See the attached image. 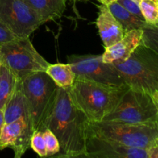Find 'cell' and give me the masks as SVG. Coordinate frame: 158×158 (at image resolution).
Masks as SVG:
<instances>
[{
    "label": "cell",
    "instance_id": "8992f818",
    "mask_svg": "<svg viewBox=\"0 0 158 158\" xmlns=\"http://www.w3.org/2000/svg\"><path fill=\"white\" fill-rule=\"evenodd\" d=\"M0 64L13 73L17 80L40 71H46L49 63L40 55L30 38H16L0 46Z\"/></svg>",
    "mask_w": 158,
    "mask_h": 158
},
{
    "label": "cell",
    "instance_id": "6da1fadb",
    "mask_svg": "<svg viewBox=\"0 0 158 158\" xmlns=\"http://www.w3.org/2000/svg\"><path fill=\"white\" fill-rule=\"evenodd\" d=\"M89 121L71 100L68 89L58 88L56 100L46 124L59 140L54 157H84Z\"/></svg>",
    "mask_w": 158,
    "mask_h": 158
},
{
    "label": "cell",
    "instance_id": "7c38bea8",
    "mask_svg": "<svg viewBox=\"0 0 158 158\" xmlns=\"http://www.w3.org/2000/svg\"><path fill=\"white\" fill-rule=\"evenodd\" d=\"M142 29H133L125 32L121 40L105 48L102 54L103 61L106 63L119 64L126 61L131 57L142 41Z\"/></svg>",
    "mask_w": 158,
    "mask_h": 158
},
{
    "label": "cell",
    "instance_id": "5bb4252c",
    "mask_svg": "<svg viewBox=\"0 0 158 158\" xmlns=\"http://www.w3.org/2000/svg\"><path fill=\"white\" fill-rule=\"evenodd\" d=\"M3 111L5 123H11L19 119H23L31 123L26 98L22 87V81L20 80H17L13 93L5 105Z\"/></svg>",
    "mask_w": 158,
    "mask_h": 158
},
{
    "label": "cell",
    "instance_id": "7a4b0ae2",
    "mask_svg": "<svg viewBox=\"0 0 158 158\" xmlns=\"http://www.w3.org/2000/svg\"><path fill=\"white\" fill-rule=\"evenodd\" d=\"M128 89L127 85L111 86L76 79L68 92L73 104L89 121L97 122L103 120L116 107Z\"/></svg>",
    "mask_w": 158,
    "mask_h": 158
},
{
    "label": "cell",
    "instance_id": "83f0119b",
    "mask_svg": "<svg viewBox=\"0 0 158 158\" xmlns=\"http://www.w3.org/2000/svg\"><path fill=\"white\" fill-rule=\"evenodd\" d=\"M97 1L100 2L101 4H104V5H106V6H109V5L111 4V3L114 2H117V0H97Z\"/></svg>",
    "mask_w": 158,
    "mask_h": 158
},
{
    "label": "cell",
    "instance_id": "44dd1931",
    "mask_svg": "<svg viewBox=\"0 0 158 158\" xmlns=\"http://www.w3.org/2000/svg\"><path fill=\"white\" fill-rule=\"evenodd\" d=\"M43 137L46 143L47 157H53L58 154L60 151V147L59 140L56 136L49 129L46 128L43 131Z\"/></svg>",
    "mask_w": 158,
    "mask_h": 158
},
{
    "label": "cell",
    "instance_id": "ac0fdd59",
    "mask_svg": "<svg viewBox=\"0 0 158 158\" xmlns=\"http://www.w3.org/2000/svg\"><path fill=\"white\" fill-rule=\"evenodd\" d=\"M17 80L8 68L0 66V109L3 110L9 97L12 96Z\"/></svg>",
    "mask_w": 158,
    "mask_h": 158
},
{
    "label": "cell",
    "instance_id": "277c9868",
    "mask_svg": "<svg viewBox=\"0 0 158 158\" xmlns=\"http://www.w3.org/2000/svg\"><path fill=\"white\" fill-rule=\"evenodd\" d=\"M113 65L131 89L149 94L158 90V54L143 44L126 61Z\"/></svg>",
    "mask_w": 158,
    "mask_h": 158
},
{
    "label": "cell",
    "instance_id": "ba28073f",
    "mask_svg": "<svg viewBox=\"0 0 158 158\" xmlns=\"http://www.w3.org/2000/svg\"><path fill=\"white\" fill-rule=\"evenodd\" d=\"M68 63L75 73L76 79L90 80L102 84L121 86L127 85L123 77L111 63L103 61L101 55H73L67 56Z\"/></svg>",
    "mask_w": 158,
    "mask_h": 158
},
{
    "label": "cell",
    "instance_id": "4fadbf2b",
    "mask_svg": "<svg viewBox=\"0 0 158 158\" xmlns=\"http://www.w3.org/2000/svg\"><path fill=\"white\" fill-rule=\"evenodd\" d=\"M97 7L99 12L96 24L105 48L109 47L121 40L125 32L106 5L101 4Z\"/></svg>",
    "mask_w": 158,
    "mask_h": 158
},
{
    "label": "cell",
    "instance_id": "d6986e66",
    "mask_svg": "<svg viewBox=\"0 0 158 158\" xmlns=\"http://www.w3.org/2000/svg\"><path fill=\"white\" fill-rule=\"evenodd\" d=\"M141 44L158 54V22L155 24H146L142 28Z\"/></svg>",
    "mask_w": 158,
    "mask_h": 158
},
{
    "label": "cell",
    "instance_id": "5b68a950",
    "mask_svg": "<svg viewBox=\"0 0 158 158\" xmlns=\"http://www.w3.org/2000/svg\"><path fill=\"white\" fill-rule=\"evenodd\" d=\"M93 133L131 148L148 149L158 143V121L128 123L113 121L89 122Z\"/></svg>",
    "mask_w": 158,
    "mask_h": 158
},
{
    "label": "cell",
    "instance_id": "603a6c76",
    "mask_svg": "<svg viewBox=\"0 0 158 158\" xmlns=\"http://www.w3.org/2000/svg\"><path fill=\"white\" fill-rule=\"evenodd\" d=\"M117 2L120 3L124 9L129 11L131 13L134 14V15L137 16L138 18L144 20L143 15H142L140 6H139V3H137V2L134 1V0H117Z\"/></svg>",
    "mask_w": 158,
    "mask_h": 158
},
{
    "label": "cell",
    "instance_id": "3957f363",
    "mask_svg": "<svg viewBox=\"0 0 158 158\" xmlns=\"http://www.w3.org/2000/svg\"><path fill=\"white\" fill-rule=\"evenodd\" d=\"M33 131H43L56 100L59 86L45 71L37 72L22 81Z\"/></svg>",
    "mask_w": 158,
    "mask_h": 158
},
{
    "label": "cell",
    "instance_id": "484cf974",
    "mask_svg": "<svg viewBox=\"0 0 158 158\" xmlns=\"http://www.w3.org/2000/svg\"><path fill=\"white\" fill-rule=\"evenodd\" d=\"M5 124V118H4V111L3 110L0 109V134H1L2 130Z\"/></svg>",
    "mask_w": 158,
    "mask_h": 158
},
{
    "label": "cell",
    "instance_id": "1f68e13d",
    "mask_svg": "<svg viewBox=\"0 0 158 158\" xmlns=\"http://www.w3.org/2000/svg\"><path fill=\"white\" fill-rule=\"evenodd\" d=\"M0 46H1V45H0Z\"/></svg>",
    "mask_w": 158,
    "mask_h": 158
},
{
    "label": "cell",
    "instance_id": "8fae6325",
    "mask_svg": "<svg viewBox=\"0 0 158 158\" xmlns=\"http://www.w3.org/2000/svg\"><path fill=\"white\" fill-rule=\"evenodd\" d=\"M33 132L32 124L23 119L5 123L0 134V151L11 148L14 152V157L20 158L30 148Z\"/></svg>",
    "mask_w": 158,
    "mask_h": 158
},
{
    "label": "cell",
    "instance_id": "d4e9b609",
    "mask_svg": "<svg viewBox=\"0 0 158 158\" xmlns=\"http://www.w3.org/2000/svg\"><path fill=\"white\" fill-rule=\"evenodd\" d=\"M148 158H158V143L148 148Z\"/></svg>",
    "mask_w": 158,
    "mask_h": 158
},
{
    "label": "cell",
    "instance_id": "ffe728a7",
    "mask_svg": "<svg viewBox=\"0 0 158 158\" xmlns=\"http://www.w3.org/2000/svg\"><path fill=\"white\" fill-rule=\"evenodd\" d=\"M140 11L145 22L148 24H155L158 22V0H140Z\"/></svg>",
    "mask_w": 158,
    "mask_h": 158
},
{
    "label": "cell",
    "instance_id": "7402d4cb",
    "mask_svg": "<svg viewBox=\"0 0 158 158\" xmlns=\"http://www.w3.org/2000/svg\"><path fill=\"white\" fill-rule=\"evenodd\" d=\"M30 148L41 157H47L46 143L43 131H35L30 140Z\"/></svg>",
    "mask_w": 158,
    "mask_h": 158
},
{
    "label": "cell",
    "instance_id": "f1b7e54d",
    "mask_svg": "<svg viewBox=\"0 0 158 158\" xmlns=\"http://www.w3.org/2000/svg\"><path fill=\"white\" fill-rule=\"evenodd\" d=\"M83 1H88V0H73L74 2H83Z\"/></svg>",
    "mask_w": 158,
    "mask_h": 158
},
{
    "label": "cell",
    "instance_id": "4316f807",
    "mask_svg": "<svg viewBox=\"0 0 158 158\" xmlns=\"http://www.w3.org/2000/svg\"><path fill=\"white\" fill-rule=\"evenodd\" d=\"M151 96H152L153 100H154V103H155L156 107H157V112H158V90H156L155 92L153 93V94H151Z\"/></svg>",
    "mask_w": 158,
    "mask_h": 158
},
{
    "label": "cell",
    "instance_id": "4dcf8cb0",
    "mask_svg": "<svg viewBox=\"0 0 158 158\" xmlns=\"http://www.w3.org/2000/svg\"><path fill=\"white\" fill-rule=\"evenodd\" d=\"M0 66H1V64H0Z\"/></svg>",
    "mask_w": 158,
    "mask_h": 158
},
{
    "label": "cell",
    "instance_id": "e0dca14e",
    "mask_svg": "<svg viewBox=\"0 0 158 158\" xmlns=\"http://www.w3.org/2000/svg\"><path fill=\"white\" fill-rule=\"evenodd\" d=\"M107 6L111 13L121 25L124 32L133 29H141L146 24L144 20L131 13L117 2H114Z\"/></svg>",
    "mask_w": 158,
    "mask_h": 158
},
{
    "label": "cell",
    "instance_id": "52a82bcc",
    "mask_svg": "<svg viewBox=\"0 0 158 158\" xmlns=\"http://www.w3.org/2000/svg\"><path fill=\"white\" fill-rule=\"evenodd\" d=\"M103 120L128 123L158 121V112L151 94L129 87Z\"/></svg>",
    "mask_w": 158,
    "mask_h": 158
},
{
    "label": "cell",
    "instance_id": "9c48e42d",
    "mask_svg": "<svg viewBox=\"0 0 158 158\" xmlns=\"http://www.w3.org/2000/svg\"><path fill=\"white\" fill-rule=\"evenodd\" d=\"M0 20L16 38H29L43 24L24 0H0Z\"/></svg>",
    "mask_w": 158,
    "mask_h": 158
},
{
    "label": "cell",
    "instance_id": "2e32d148",
    "mask_svg": "<svg viewBox=\"0 0 158 158\" xmlns=\"http://www.w3.org/2000/svg\"><path fill=\"white\" fill-rule=\"evenodd\" d=\"M45 72L57 86L63 89H69L76 80L75 73L69 63H49Z\"/></svg>",
    "mask_w": 158,
    "mask_h": 158
},
{
    "label": "cell",
    "instance_id": "30bf717a",
    "mask_svg": "<svg viewBox=\"0 0 158 158\" xmlns=\"http://www.w3.org/2000/svg\"><path fill=\"white\" fill-rule=\"evenodd\" d=\"M84 157L148 158V150L131 148L88 131Z\"/></svg>",
    "mask_w": 158,
    "mask_h": 158
},
{
    "label": "cell",
    "instance_id": "cb8c5ba5",
    "mask_svg": "<svg viewBox=\"0 0 158 158\" xmlns=\"http://www.w3.org/2000/svg\"><path fill=\"white\" fill-rule=\"evenodd\" d=\"M15 39H16V37L0 20V45L12 41Z\"/></svg>",
    "mask_w": 158,
    "mask_h": 158
},
{
    "label": "cell",
    "instance_id": "9a60e30c",
    "mask_svg": "<svg viewBox=\"0 0 158 158\" xmlns=\"http://www.w3.org/2000/svg\"><path fill=\"white\" fill-rule=\"evenodd\" d=\"M40 16L43 24L63 16L66 0H24Z\"/></svg>",
    "mask_w": 158,
    "mask_h": 158
},
{
    "label": "cell",
    "instance_id": "f546056e",
    "mask_svg": "<svg viewBox=\"0 0 158 158\" xmlns=\"http://www.w3.org/2000/svg\"><path fill=\"white\" fill-rule=\"evenodd\" d=\"M134 1H135V2H137V3H139V2L140 1V0H134Z\"/></svg>",
    "mask_w": 158,
    "mask_h": 158
}]
</instances>
